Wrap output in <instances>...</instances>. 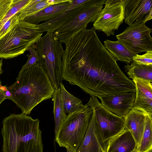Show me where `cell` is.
<instances>
[{
	"mask_svg": "<svg viewBox=\"0 0 152 152\" xmlns=\"http://www.w3.org/2000/svg\"><path fill=\"white\" fill-rule=\"evenodd\" d=\"M93 110L87 104L80 110L67 115L55 135L60 147L76 152L86 134Z\"/></svg>",
	"mask_w": 152,
	"mask_h": 152,
	"instance_id": "5b68a950",
	"label": "cell"
},
{
	"mask_svg": "<svg viewBox=\"0 0 152 152\" xmlns=\"http://www.w3.org/2000/svg\"><path fill=\"white\" fill-rule=\"evenodd\" d=\"M59 88L62 105L66 115L73 113L84 107L82 100L68 92L62 82L60 84Z\"/></svg>",
	"mask_w": 152,
	"mask_h": 152,
	"instance_id": "7402d4cb",
	"label": "cell"
},
{
	"mask_svg": "<svg viewBox=\"0 0 152 152\" xmlns=\"http://www.w3.org/2000/svg\"><path fill=\"white\" fill-rule=\"evenodd\" d=\"M144 112L133 108L124 118L125 128L131 132L138 146L144 131L146 117Z\"/></svg>",
	"mask_w": 152,
	"mask_h": 152,
	"instance_id": "2e32d148",
	"label": "cell"
},
{
	"mask_svg": "<svg viewBox=\"0 0 152 152\" xmlns=\"http://www.w3.org/2000/svg\"><path fill=\"white\" fill-rule=\"evenodd\" d=\"M103 7L102 5H96L82 9L53 33L54 39L66 43L81 30L86 28L89 23L95 21Z\"/></svg>",
	"mask_w": 152,
	"mask_h": 152,
	"instance_id": "ba28073f",
	"label": "cell"
},
{
	"mask_svg": "<svg viewBox=\"0 0 152 152\" xmlns=\"http://www.w3.org/2000/svg\"><path fill=\"white\" fill-rule=\"evenodd\" d=\"M132 152H138V151L137 150V149H135L134 150L132 151Z\"/></svg>",
	"mask_w": 152,
	"mask_h": 152,
	"instance_id": "d6a6232c",
	"label": "cell"
},
{
	"mask_svg": "<svg viewBox=\"0 0 152 152\" xmlns=\"http://www.w3.org/2000/svg\"><path fill=\"white\" fill-rule=\"evenodd\" d=\"M152 118L147 115L144 131L139 145L138 152H147L152 149Z\"/></svg>",
	"mask_w": 152,
	"mask_h": 152,
	"instance_id": "cb8c5ba5",
	"label": "cell"
},
{
	"mask_svg": "<svg viewBox=\"0 0 152 152\" xmlns=\"http://www.w3.org/2000/svg\"><path fill=\"white\" fill-rule=\"evenodd\" d=\"M3 63V59L1 58L0 60V76L1 74L2 73L3 71L2 70V66ZM1 85V81L0 80V85Z\"/></svg>",
	"mask_w": 152,
	"mask_h": 152,
	"instance_id": "4dcf8cb0",
	"label": "cell"
},
{
	"mask_svg": "<svg viewBox=\"0 0 152 152\" xmlns=\"http://www.w3.org/2000/svg\"><path fill=\"white\" fill-rule=\"evenodd\" d=\"M147 152H152V150H150V151H148Z\"/></svg>",
	"mask_w": 152,
	"mask_h": 152,
	"instance_id": "836d02e7",
	"label": "cell"
},
{
	"mask_svg": "<svg viewBox=\"0 0 152 152\" xmlns=\"http://www.w3.org/2000/svg\"><path fill=\"white\" fill-rule=\"evenodd\" d=\"M106 151V148L100 136L93 112L84 138L76 152Z\"/></svg>",
	"mask_w": 152,
	"mask_h": 152,
	"instance_id": "9a60e30c",
	"label": "cell"
},
{
	"mask_svg": "<svg viewBox=\"0 0 152 152\" xmlns=\"http://www.w3.org/2000/svg\"><path fill=\"white\" fill-rule=\"evenodd\" d=\"M87 104L94 113L99 133L106 150L110 141L125 129L124 118L110 112L102 105L96 97H90Z\"/></svg>",
	"mask_w": 152,
	"mask_h": 152,
	"instance_id": "52a82bcc",
	"label": "cell"
},
{
	"mask_svg": "<svg viewBox=\"0 0 152 152\" xmlns=\"http://www.w3.org/2000/svg\"><path fill=\"white\" fill-rule=\"evenodd\" d=\"M13 0H0V22L10 8Z\"/></svg>",
	"mask_w": 152,
	"mask_h": 152,
	"instance_id": "f1b7e54d",
	"label": "cell"
},
{
	"mask_svg": "<svg viewBox=\"0 0 152 152\" xmlns=\"http://www.w3.org/2000/svg\"><path fill=\"white\" fill-rule=\"evenodd\" d=\"M152 19V0H125L124 20L129 26L145 24Z\"/></svg>",
	"mask_w": 152,
	"mask_h": 152,
	"instance_id": "7c38bea8",
	"label": "cell"
},
{
	"mask_svg": "<svg viewBox=\"0 0 152 152\" xmlns=\"http://www.w3.org/2000/svg\"><path fill=\"white\" fill-rule=\"evenodd\" d=\"M152 29L145 24L129 26L116 35L118 41L134 54L152 51Z\"/></svg>",
	"mask_w": 152,
	"mask_h": 152,
	"instance_id": "30bf717a",
	"label": "cell"
},
{
	"mask_svg": "<svg viewBox=\"0 0 152 152\" xmlns=\"http://www.w3.org/2000/svg\"><path fill=\"white\" fill-rule=\"evenodd\" d=\"M7 90L6 86L0 85V104L5 99H7L6 95Z\"/></svg>",
	"mask_w": 152,
	"mask_h": 152,
	"instance_id": "f546056e",
	"label": "cell"
},
{
	"mask_svg": "<svg viewBox=\"0 0 152 152\" xmlns=\"http://www.w3.org/2000/svg\"><path fill=\"white\" fill-rule=\"evenodd\" d=\"M38 118L11 114L2 121L3 152H43Z\"/></svg>",
	"mask_w": 152,
	"mask_h": 152,
	"instance_id": "3957f363",
	"label": "cell"
},
{
	"mask_svg": "<svg viewBox=\"0 0 152 152\" xmlns=\"http://www.w3.org/2000/svg\"><path fill=\"white\" fill-rule=\"evenodd\" d=\"M135 92L101 97V104L113 114L124 118L133 107Z\"/></svg>",
	"mask_w": 152,
	"mask_h": 152,
	"instance_id": "4fadbf2b",
	"label": "cell"
},
{
	"mask_svg": "<svg viewBox=\"0 0 152 152\" xmlns=\"http://www.w3.org/2000/svg\"><path fill=\"white\" fill-rule=\"evenodd\" d=\"M133 61L141 64L152 65V51L146 52L141 55L136 54L133 58Z\"/></svg>",
	"mask_w": 152,
	"mask_h": 152,
	"instance_id": "83f0119b",
	"label": "cell"
},
{
	"mask_svg": "<svg viewBox=\"0 0 152 152\" xmlns=\"http://www.w3.org/2000/svg\"><path fill=\"white\" fill-rule=\"evenodd\" d=\"M125 0H107L94 22L93 28L103 32L107 36L113 35L124 18Z\"/></svg>",
	"mask_w": 152,
	"mask_h": 152,
	"instance_id": "9c48e42d",
	"label": "cell"
},
{
	"mask_svg": "<svg viewBox=\"0 0 152 152\" xmlns=\"http://www.w3.org/2000/svg\"><path fill=\"white\" fill-rule=\"evenodd\" d=\"M65 45L63 80L99 98L136 91L133 80L122 71L93 27L81 31Z\"/></svg>",
	"mask_w": 152,
	"mask_h": 152,
	"instance_id": "6da1fadb",
	"label": "cell"
},
{
	"mask_svg": "<svg viewBox=\"0 0 152 152\" xmlns=\"http://www.w3.org/2000/svg\"><path fill=\"white\" fill-rule=\"evenodd\" d=\"M67 152H72L68 148H66Z\"/></svg>",
	"mask_w": 152,
	"mask_h": 152,
	"instance_id": "1f68e13d",
	"label": "cell"
},
{
	"mask_svg": "<svg viewBox=\"0 0 152 152\" xmlns=\"http://www.w3.org/2000/svg\"><path fill=\"white\" fill-rule=\"evenodd\" d=\"M30 1V0H13L10 8L0 22V29L12 16L21 10Z\"/></svg>",
	"mask_w": 152,
	"mask_h": 152,
	"instance_id": "d4e9b609",
	"label": "cell"
},
{
	"mask_svg": "<svg viewBox=\"0 0 152 152\" xmlns=\"http://www.w3.org/2000/svg\"><path fill=\"white\" fill-rule=\"evenodd\" d=\"M52 98L53 104V113L56 135L60 125L65 119L67 115L65 113L62 105L59 88L55 90Z\"/></svg>",
	"mask_w": 152,
	"mask_h": 152,
	"instance_id": "603a6c76",
	"label": "cell"
},
{
	"mask_svg": "<svg viewBox=\"0 0 152 152\" xmlns=\"http://www.w3.org/2000/svg\"><path fill=\"white\" fill-rule=\"evenodd\" d=\"M124 68L129 78L152 82V65L141 64L133 61Z\"/></svg>",
	"mask_w": 152,
	"mask_h": 152,
	"instance_id": "ffe728a7",
	"label": "cell"
},
{
	"mask_svg": "<svg viewBox=\"0 0 152 152\" xmlns=\"http://www.w3.org/2000/svg\"><path fill=\"white\" fill-rule=\"evenodd\" d=\"M40 64L48 76L55 90L63 80L62 43L55 39L53 33L47 32L36 43Z\"/></svg>",
	"mask_w": 152,
	"mask_h": 152,
	"instance_id": "8992f818",
	"label": "cell"
},
{
	"mask_svg": "<svg viewBox=\"0 0 152 152\" xmlns=\"http://www.w3.org/2000/svg\"><path fill=\"white\" fill-rule=\"evenodd\" d=\"M65 0H30V1L17 13L20 21L33 15L50 5L64 1Z\"/></svg>",
	"mask_w": 152,
	"mask_h": 152,
	"instance_id": "44dd1931",
	"label": "cell"
},
{
	"mask_svg": "<svg viewBox=\"0 0 152 152\" xmlns=\"http://www.w3.org/2000/svg\"><path fill=\"white\" fill-rule=\"evenodd\" d=\"M19 21L17 13L12 16L0 29V39L11 30Z\"/></svg>",
	"mask_w": 152,
	"mask_h": 152,
	"instance_id": "4316f807",
	"label": "cell"
},
{
	"mask_svg": "<svg viewBox=\"0 0 152 152\" xmlns=\"http://www.w3.org/2000/svg\"><path fill=\"white\" fill-rule=\"evenodd\" d=\"M27 50L30 52L29 55L27 54L26 55L28 60L26 63L22 66L17 77H19L26 69L30 68L38 61V53L36 44L31 46Z\"/></svg>",
	"mask_w": 152,
	"mask_h": 152,
	"instance_id": "484cf974",
	"label": "cell"
},
{
	"mask_svg": "<svg viewBox=\"0 0 152 152\" xmlns=\"http://www.w3.org/2000/svg\"><path fill=\"white\" fill-rule=\"evenodd\" d=\"M137 149L136 142L130 131L124 130L109 143L106 152H132Z\"/></svg>",
	"mask_w": 152,
	"mask_h": 152,
	"instance_id": "ac0fdd59",
	"label": "cell"
},
{
	"mask_svg": "<svg viewBox=\"0 0 152 152\" xmlns=\"http://www.w3.org/2000/svg\"><path fill=\"white\" fill-rule=\"evenodd\" d=\"M72 1V0H65L64 2L50 5L26 17L23 20L38 25L40 22L46 21L58 16L68 8Z\"/></svg>",
	"mask_w": 152,
	"mask_h": 152,
	"instance_id": "e0dca14e",
	"label": "cell"
},
{
	"mask_svg": "<svg viewBox=\"0 0 152 152\" xmlns=\"http://www.w3.org/2000/svg\"><path fill=\"white\" fill-rule=\"evenodd\" d=\"M7 88V99L13 102L22 113L26 115H29L41 102L52 98L55 90L37 62L26 69L13 84Z\"/></svg>",
	"mask_w": 152,
	"mask_h": 152,
	"instance_id": "7a4b0ae2",
	"label": "cell"
},
{
	"mask_svg": "<svg viewBox=\"0 0 152 152\" xmlns=\"http://www.w3.org/2000/svg\"><path fill=\"white\" fill-rule=\"evenodd\" d=\"M105 0H72L68 8L58 16L38 24L43 32L53 33L75 16L81 10L88 6L103 5Z\"/></svg>",
	"mask_w": 152,
	"mask_h": 152,
	"instance_id": "8fae6325",
	"label": "cell"
},
{
	"mask_svg": "<svg viewBox=\"0 0 152 152\" xmlns=\"http://www.w3.org/2000/svg\"><path fill=\"white\" fill-rule=\"evenodd\" d=\"M104 42L105 48L117 61L127 63L133 61V58L136 54L118 40L113 41L107 39Z\"/></svg>",
	"mask_w": 152,
	"mask_h": 152,
	"instance_id": "d6986e66",
	"label": "cell"
},
{
	"mask_svg": "<svg viewBox=\"0 0 152 152\" xmlns=\"http://www.w3.org/2000/svg\"><path fill=\"white\" fill-rule=\"evenodd\" d=\"M136 87V95L133 107L145 112L152 118V83L149 81L132 80Z\"/></svg>",
	"mask_w": 152,
	"mask_h": 152,
	"instance_id": "5bb4252c",
	"label": "cell"
},
{
	"mask_svg": "<svg viewBox=\"0 0 152 152\" xmlns=\"http://www.w3.org/2000/svg\"><path fill=\"white\" fill-rule=\"evenodd\" d=\"M38 26L23 20L0 39V58L9 59L23 54L42 37Z\"/></svg>",
	"mask_w": 152,
	"mask_h": 152,
	"instance_id": "277c9868",
	"label": "cell"
}]
</instances>
